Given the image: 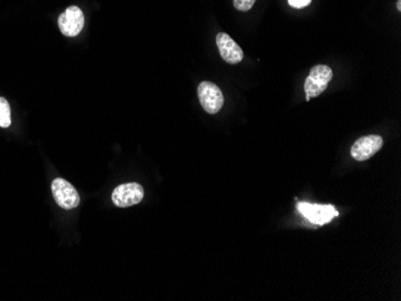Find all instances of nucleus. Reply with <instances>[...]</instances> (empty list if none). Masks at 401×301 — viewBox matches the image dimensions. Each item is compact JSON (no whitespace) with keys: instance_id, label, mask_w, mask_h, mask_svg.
<instances>
[{"instance_id":"f03ea898","label":"nucleus","mask_w":401,"mask_h":301,"mask_svg":"<svg viewBox=\"0 0 401 301\" xmlns=\"http://www.w3.org/2000/svg\"><path fill=\"white\" fill-rule=\"evenodd\" d=\"M52 193L57 204L65 210H72L80 205V195L69 181L57 178L52 183Z\"/></svg>"},{"instance_id":"6e6552de","label":"nucleus","mask_w":401,"mask_h":301,"mask_svg":"<svg viewBox=\"0 0 401 301\" xmlns=\"http://www.w3.org/2000/svg\"><path fill=\"white\" fill-rule=\"evenodd\" d=\"M217 46L222 58L226 63L238 64L244 58V53L237 42L231 38L229 34L219 33L217 35Z\"/></svg>"},{"instance_id":"7ed1b4c3","label":"nucleus","mask_w":401,"mask_h":301,"mask_svg":"<svg viewBox=\"0 0 401 301\" xmlns=\"http://www.w3.org/2000/svg\"><path fill=\"white\" fill-rule=\"evenodd\" d=\"M198 100L205 112L217 114L224 106V95L222 89L212 82H202L197 89Z\"/></svg>"},{"instance_id":"39448f33","label":"nucleus","mask_w":401,"mask_h":301,"mask_svg":"<svg viewBox=\"0 0 401 301\" xmlns=\"http://www.w3.org/2000/svg\"><path fill=\"white\" fill-rule=\"evenodd\" d=\"M144 197V190L137 183L119 185L112 193V202L119 208H128L141 203Z\"/></svg>"},{"instance_id":"f8f14e48","label":"nucleus","mask_w":401,"mask_h":301,"mask_svg":"<svg viewBox=\"0 0 401 301\" xmlns=\"http://www.w3.org/2000/svg\"><path fill=\"white\" fill-rule=\"evenodd\" d=\"M397 8L401 11V0H397Z\"/></svg>"},{"instance_id":"20e7f679","label":"nucleus","mask_w":401,"mask_h":301,"mask_svg":"<svg viewBox=\"0 0 401 301\" xmlns=\"http://www.w3.org/2000/svg\"><path fill=\"white\" fill-rule=\"evenodd\" d=\"M297 206L303 216L308 218L310 222H313L315 225H320V226L329 223L339 215L338 210L330 204H311L306 202H301L298 203Z\"/></svg>"},{"instance_id":"1a4fd4ad","label":"nucleus","mask_w":401,"mask_h":301,"mask_svg":"<svg viewBox=\"0 0 401 301\" xmlns=\"http://www.w3.org/2000/svg\"><path fill=\"white\" fill-rule=\"evenodd\" d=\"M11 125V108L5 97H0V127L6 129Z\"/></svg>"},{"instance_id":"423d86ee","label":"nucleus","mask_w":401,"mask_h":301,"mask_svg":"<svg viewBox=\"0 0 401 301\" xmlns=\"http://www.w3.org/2000/svg\"><path fill=\"white\" fill-rule=\"evenodd\" d=\"M60 31L69 38H75L84 27V15L77 6H70L58 18Z\"/></svg>"},{"instance_id":"0eeeda50","label":"nucleus","mask_w":401,"mask_h":301,"mask_svg":"<svg viewBox=\"0 0 401 301\" xmlns=\"http://www.w3.org/2000/svg\"><path fill=\"white\" fill-rule=\"evenodd\" d=\"M383 146V139L377 134H369L357 139L351 148V156L357 161H367Z\"/></svg>"},{"instance_id":"9b49d317","label":"nucleus","mask_w":401,"mask_h":301,"mask_svg":"<svg viewBox=\"0 0 401 301\" xmlns=\"http://www.w3.org/2000/svg\"><path fill=\"white\" fill-rule=\"evenodd\" d=\"M287 1H289L290 6H292V8H303L309 6L313 0H287Z\"/></svg>"},{"instance_id":"9d476101","label":"nucleus","mask_w":401,"mask_h":301,"mask_svg":"<svg viewBox=\"0 0 401 301\" xmlns=\"http://www.w3.org/2000/svg\"><path fill=\"white\" fill-rule=\"evenodd\" d=\"M256 0H233L234 8H237L238 11L247 13L252 6L255 5Z\"/></svg>"},{"instance_id":"f257e3e1","label":"nucleus","mask_w":401,"mask_h":301,"mask_svg":"<svg viewBox=\"0 0 401 301\" xmlns=\"http://www.w3.org/2000/svg\"><path fill=\"white\" fill-rule=\"evenodd\" d=\"M333 78V71L327 65H316L311 69L308 78L305 80L304 90L306 101L311 97H318L326 90L328 83Z\"/></svg>"}]
</instances>
